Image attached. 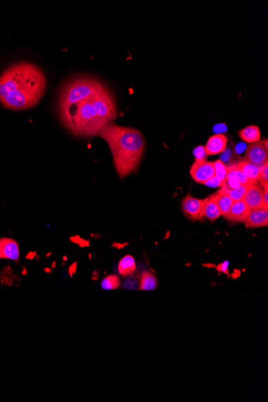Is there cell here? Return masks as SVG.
Masks as SVG:
<instances>
[{
	"label": "cell",
	"mask_w": 268,
	"mask_h": 402,
	"mask_svg": "<svg viewBox=\"0 0 268 402\" xmlns=\"http://www.w3.org/2000/svg\"><path fill=\"white\" fill-rule=\"evenodd\" d=\"M47 80L40 68L30 62L9 66L0 76V103L4 108L24 110L43 98Z\"/></svg>",
	"instance_id": "6da1fadb"
},
{
	"label": "cell",
	"mask_w": 268,
	"mask_h": 402,
	"mask_svg": "<svg viewBox=\"0 0 268 402\" xmlns=\"http://www.w3.org/2000/svg\"><path fill=\"white\" fill-rule=\"evenodd\" d=\"M98 136L104 139L110 146L115 169L120 178L136 170L146 146L139 130L110 123Z\"/></svg>",
	"instance_id": "7a4b0ae2"
},
{
	"label": "cell",
	"mask_w": 268,
	"mask_h": 402,
	"mask_svg": "<svg viewBox=\"0 0 268 402\" xmlns=\"http://www.w3.org/2000/svg\"><path fill=\"white\" fill-rule=\"evenodd\" d=\"M99 80L86 76L70 78L61 86L57 98V112L59 118L82 100L87 99L104 87Z\"/></svg>",
	"instance_id": "3957f363"
},
{
	"label": "cell",
	"mask_w": 268,
	"mask_h": 402,
	"mask_svg": "<svg viewBox=\"0 0 268 402\" xmlns=\"http://www.w3.org/2000/svg\"><path fill=\"white\" fill-rule=\"evenodd\" d=\"M268 139L250 143L246 150V160L257 166H264L268 163Z\"/></svg>",
	"instance_id": "277c9868"
},
{
	"label": "cell",
	"mask_w": 268,
	"mask_h": 402,
	"mask_svg": "<svg viewBox=\"0 0 268 402\" xmlns=\"http://www.w3.org/2000/svg\"><path fill=\"white\" fill-rule=\"evenodd\" d=\"M191 177L196 182L205 184L206 182L213 178L214 174V162L206 160H194L190 168Z\"/></svg>",
	"instance_id": "5b68a950"
},
{
	"label": "cell",
	"mask_w": 268,
	"mask_h": 402,
	"mask_svg": "<svg viewBox=\"0 0 268 402\" xmlns=\"http://www.w3.org/2000/svg\"><path fill=\"white\" fill-rule=\"evenodd\" d=\"M205 199L196 198L186 195L182 202L183 212L190 220H202L204 217Z\"/></svg>",
	"instance_id": "8992f818"
},
{
	"label": "cell",
	"mask_w": 268,
	"mask_h": 402,
	"mask_svg": "<svg viewBox=\"0 0 268 402\" xmlns=\"http://www.w3.org/2000/svg\"><path fill=\"white\" fill-rule=\"evenodd\" d=\"M262 190L264 188L257 182L250 183L246 186V190L244 195V202L250 210L264 208L262 204Z\"/></svg>",
	"instance_id": "52a82bcc"
},
{
	"label": "cell",
	"mask_w": 268,
	"mask_h": 402,
	"mask_svg": "<svg viewBox=\"0 0 268 402\" xmlns=\"http://www.w3.org/2000/svg\"><path fill=\"white\" fill-rule=\"evenodd\" d=\"M20 258V246L18 242L12 238H0V258L18 261Z\"/></svg>",
	"instance_id": "ba28073f"
},
{
	"label": "cell",
	"mask_w": 268,
	"mask_h": 402,
	"mask_svg": "<svg viewBox=\"0 0 268 402\" xmlns=\"http://www.w3.org/2000/svg\"><path fill=\"white\" fill-rule=\"evenodd\" d=\"M248 228H256L268 226V208H261L250 210L248 217L245 220Z\"/></svg>",
	"instance_id": "9c48e42d"
},
{
	"label": "cell",
	"mask_w": 268,
	"mask_h": 402,
	"mask_svg": "<svg viewBox=\"0 0 268 402\" xmlns=\"http://www.w3.org/2000/svg\"><path fill=\"white\" fill-rule=\"evenodd\" d=\"M228 144V138L224 134H216L208 139L206 144V154L208 156L217 155L224 152Z\"/></svg>",
	"instance_id": "30bf717a"
},
{
	"label": "cell",
	"mask_w": 268,
	"mask_h": 402,
	"mask_svg": "<svg viewBox=\"0 0 268 402\" xmlns=\"http://www.w3.org/2000/svg\"><path fill=\"white\" fill-rule=\"evenodd\" d=\"M250 209L248 208L244 200L234 201L232 204V208L230 210L228 217L226 218L229 221L234 222H245Z\"/></svg>",
	"instance_id": "8fae6325"
},
{
	"label": "cell",
	"mask_w": 268,
	"mask_h": 402,
	"mask_svg": "<svg viewBox=\"0 0 268 402\" xmlns=\"http://www.w3.org/2000/svg\"><path fill=\"white\" fill-rule=\"evenodd\" d=\"M236 166L238 167L240 171L244 174V176L248 178L250 183L257 182L260 179V167L256 164H252L248 160H242L238 163Z\"/></svg>",
	"instance_id": "7c38bea8"
},
{
	"label": "cell",
	"mask_w": 268,
	"mask_h": 402,
	"mask_svg": "<svg viewBox=\"0 0 268 402\" xmlns=\"http://www.w3.org/2000/svg\"><path fill=\"white\" fill-rule=\"evenodd\" d=\"M221 216L220 210L216 204V194L210 195L208 198L205 199V206H204V217L209 221H216Z\"/></svg>",
	"instance_id": "4fadbf2b"
},
{
	"label": "cell",
	"mask_w": 268,
	"mask_h": 402,
	"mask_svg": "<svg viewBox=\"0 0 268 402\" xmlns=\"http://www.w3.org/2000/svg\"><path fill=\"white\" fill-rule=\"evenodd\" d=\"M216 204L220 210V214L224 218L228 217L230 210L232 208L234 201L228 194L220 190L216 193Z\"/></svg>",
	"instance_id": "5bb4252c"
},
{
	"label": "cell",
	"mask_w": 268,
	"mask_h": 402,
	"mask_svg": "<svg viewBox=\"0 0 268 402\" xmlns=\"http://www.w3.org/2000/svg\"><path fill=\"white\" fill-rule=\"evenodd\" d=\"M136 261L132 256H126L120 260L118 264V272L123 276H128L134 274L136 270Z\"/></svg>",
	"instance_id": "9a60e30c"
},
{
	"label": "cell",
	"mask_w": 268,
	"mask_h": 402,
	"mask_svg": "<svg viewBox=\"0 0 268 402\" xmlns=\"http://www.w3.org/2000/svg\"><path fill=\"white\" fill-rule=\"evenodd\" d=\"M240 138L246 143L256 142L260 140L261 132L260 128L256 126H249L240 130L238 132Z\"/></svg>",
	"instance_id": "2e32d148"
},
{
	"label": "cell",
	"mask_w": 268,
	"mask_h": 402,
	"mask_svg": "<svg viewBox=\"0 0 268 402\" xmlns=\"http://www.w3.org/2000/svg\"><path fill=\"white\" fill-rule=\"evenodd\" d=\"M158 286V280L156 276L148 270L143 272L140 276L139 289L142 290H155Z\"/></svg>",
	"instance_id": "e0dca14e"
},
{
	"label": "cell",
	"mask_w": 268,
	"mask_h": 402,
	"mask_svg": "<svg viewBox=\"0 0 268 402\" xmlns=\"http://www.w3.org/2000/svg\"><path fill=\"white\" fill-rule=\"evenodd\" d=\"M214 174H216L214 177L217 178L221 182L222 185L224 186L226 179L228 178L230 168L226 166L224 162H222L221 160L214 162Z\"/></svg>",
	"instance_id": "ac0fdd59"
},
{
	"label": "cell",
	"mask_w": 268,
	"mask_h": 402,
	"mask_svg": "<svg viewBox=\"0 0 268 402\" xmlns=\"http://www.w3.org/2000/svg\"><path fill=\"white\" fill-rule=\"evenodd\" d=\"M120 286V280L116 274H110L102 280V288L104 290H115Z\"/></svg>",
	"instance_id": "d6986e66"
},
{
	"label": "cell",
	"mask_w": 268,
	"mask_h": 402,
	"mask_svg": "<svg viewBox=\"0 0 268 402\" xmlns=\"http://www.w3.org/2000/svg\"><path fill=\"white\" fill-rule=\"evenodd\" d=\"M222 190V189H221ZM222 190L224 191L226 193L229 195L230 197L232 198V200L234 201H240L244 199V195L246 193V186L241 185L238 188L234 190Z\"/></svg>",
	"instance_id": "ffe728a7"
},
{
	"label": "cell",
	"mask_w": 268,
	"mask_h": 402,
	"mask_svg": "<svg viewBox=\"0 0 268 402\" xmlns=\"http://www.w3.org/2000/svg\"><path fill=\"white\" fill-rule=\"evenodd\" d=\"M258 181L262 187H268V163L260 168Z\"/></svg>",
	"instance_id": "44dd1931"
},
{
	"label": "cell",
	"mask_w": 268,
	"mask_h": 402,
	"mask_svg": "<svg viewBox=\"0 0 268 402\" xmlns=\"http://www.w3.org/2000/svg\"><path fill=\"white\" fill-rule=\"evenodd\" d=\"M194 154L195 160H202L206 159V154L205 146H200L196 147L194 150Z\"/></svg>",
	"instance_id": "7402d4cb"
},
{
	"label": "cell",
	"mask_w": 268,
	"mask_h": 402,
	"mask_svg": "<svg viewBox=\"0 0 268 402\" xmlns=\"http://www.w3.org/2000/svg\"><path fill=\"white\" fill-rule=\"evenodd\" d=\"M262 204L264 208H268V187H262Z\"/></svg>",
	"instance_id": "603a6c76"
},
{
	"label": "cell",
	"mask_w": 268,
	"mask_h": 402,
	"mask_svg": "<svg viewBox=\"0 0 268 402\" xmlns=\"http://www.w3.org/2000/svg\"><path fill=\"white\" fill-rule=\"evenodd\" d=\"M205 184L206 185L210 186H222L221 182L216 177H214L213 178L206 182Z\"/></svg>",
	"instance_id": "cb8c5ba5"
},
{
	"label": "cell",
	"mask_w": 268,
	"mask_h": 402,
	"mask_svg": "<svg viewBox=\"0 0 268 402\" xmlns=\"http://www.w3.org/2000/svg\"><path fill=\"white\" fill-rule=\"evenodd\" d=\"M76 269H78V262H75L68 268V274L70 276H74V274L76 273Z\"/></svg>",
	"instance_id": "d4e9b609"
},
{
	"label": "cell",
	"mask_w": 268,
	"mask_h": 402,
	"mask_svg": "<svg viewBox=\"0 0 268 402\" xmlns=\"http://www.w3.org/2000/svg\"><path fill=\"white\" fill-rule=\"evenodd\" d=\"M70 241H71L72 242H74V244H79L80 242V240H82V238H80V237L79 236H72V237H70Z\"/></svg>",
	"instance_id": "484cf974"
},
{
	"label": "cell",
	"mask_w": 268,
	"mask_h": 402,
	"mask_svg": "<svg viewBox=\"0 0 268 402\" xmlns=\"http://www.w3.org/2000/svg\"><path fill=\"white\" fill-rule=\"evenodd\" d=\"M228 264H228V262H224V264L220 265V266L218 268V270H221V272H226V270H228Z\"/></svg>",
	"instance_id": "4316f807"
},
{
	"label": "cell",
	"mask_w": 268,
	"mask_h": 402,
	"mask_svg": "<svg viewBox=\"0 0 268 402\" xmlns=\"http://www.w3.org/2000/svg\"><path fill=\"white\" fill-rule=\"evenodd\" d=\"M36 256V252H29L28 254L26 256V258H28V260H34V258H35Z\"/></svg>",
	"instance_id": "83f0119b"
},
{
	"label": "cell",
	"mask_w": 268,
	"mask_h": 402,
	"mask_svg": "<svg viewBox=\"0 0 268 402\" xmlns=\"http://www.w3.org/2000/svg\"><path fill=\"white\" fill-rule=\"evenodd\" d=\"M44 270L45 272L46 273H52V269L50 268H44Z\"/></svg>",
	"instance_id": "f1b7e54d"
},
{
	"label": "cell",
	"mask_w": 268,
	"mask_h": 402,
	"mask_svg": "<svg viewBox=\"0 0 268 402\" xmlns=\"http://www.w3.org/2000/svg\"><path fill=\"white\" fill-rule=\"evenodd\" d=\"M56 261H53L52 264V269H54L56 268Z\"/></svg>",
	"instance_id": "f546056e"
},
{
	"label": "cell",
	"mask_w": 268,
	"mask_h": 402,
	"mask_svg": "<svg viewBox=\"0 0 268 402\" xmlns=\"http://www.w3.org/2000/svg\"><path fill=\"white\" fill-rule=\"evenodd\" d=\"M63 260L64 261H65V262H66V261H67L68 260L67 256H64Z\"/></svg>",
	"instance_id": "4dcf8cb0"
},
{
	"label": "cell",
	"mask_w": 268,
	"mask_h": 402,
	"mask_svg": "<svg viewBox=\"0 0 268 402\" xmlns=\"http://www.w3.org/2000/svg\"><path fill=\"white\" fill-rule=\"evenodd\" d=\"M52 256V252H48L47 254H46V257H49V256Z\"/></svg>",
	"instance_id": "1f68e13d"
}]
</instances>
